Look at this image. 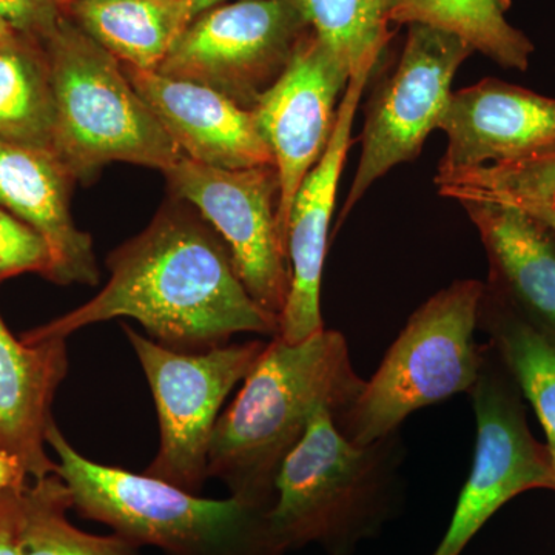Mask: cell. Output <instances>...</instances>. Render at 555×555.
<instances>
[{
	"mask_svg": "<svg viewBox=\"0 0 555 555\" xmlns=\"http://www.w3.org/2000/svg\"><path fill=\"white\" fill-rule=\"evenodd\" d=\"M107 266L112 276L96 297L22 339H67L116 318H133L153 341L184 353L229 345L246 332L280 334V320L248 295L221 236L182 208L164 207L144 232L108 255Z\"/></svg>",
	"mask_w": 555,
	"mask_h": 555,
	"instance_id": "6da1fadb",
	"label": "cell"
},
{
	"mask_svg": "<svg viewBox=\"0 0 555 555\" xmlns=\"http://www.w3.org/2000/svg\"><path fill=\"white\" fill-rule=\"evenodd\" d=\"M310 31L298 0H240L190 22L156 72L251 109Z\"/></svg>",
	"mask_w": 555,
	"mask_h": 555,
	"instance_id": "9c48e42d",
	"label": "cell"
},
{
	"mask_svg": "<svg viewBox=\"0 0 555 555\" xmlns=\"http://www.w3.org/2000/svg\"><path fill=\"white\" fill-rule=\"evenodd\" d=\"M166 175L175 196L198 208L224 241L248 295L280 320L292 276L276 222V167L218 169L182 156Z\"/></svg>",
	"mask_w": 555,
	"mask_h": 555,
	"instance_id": "8fae6325",
	"label": "cell"
},
{
	"mask_svg": "<svg viewBox=\"0 0 555 555\" xmlns=\"http://www.w3.org/2000/svg\"><path fill=\"white\" fill-rule=\"evenodd\" d=\"M56 108L54 153L75 179L91 181L109 163L169 171L184 153L115 56L61 22L46 40Z\"/></svg>",
	"mask_w": 555,
	"mask_h": 555,
	"instance_id": "5b68a950",
	"label": "cell"
},
{
	"mask_svg": "<svg viewBox=\"0 0 555 555\" xmlns=\"http://www.w3.org/2000/svg\"><path fill=\"white\" fill-rule=\"evenodd\" d=\"M56 108L46 51L21 38L0 47V138L54 152Z\"/></svg>",
	"mask_w": 555,
	"mask_h": 555,
	"instance_id": "603a6c76",
	"label": "cell"
},
{
	"mask_svg": "<svg viewBox=\"0 0 555 555\" xmlns=\"http://www.w3.org/2000/svg\"><path fill=\"white\" fill-rule=\"evenodd\" d=\"M190 10H192V21L195 20L196 16L203 14L204 11L215 9V7L221 5L225 0H189Z\"/></svg>",
	"mask_w": 555,
	"mask_h": 555,
	"instance_id": "f546056e",
	"label": "cell"
},
{
	"mask_svg": "<svg viewBox=\"0 0 555 555\" xmlns=\"http://www.w3.org/2000/svg\"><path fill=\"white\" fill-rule=\"evenodd\" d=\"M400 0H298L310 30L356 69L382 62L392 38L390 16Z\"/></svg>",
	"mask_w": 555,
	"mask_h": 555,
	"instance_id": "d4e9b609",
	"label": "cell"
},
{
	"mask_svg": "<svg viewBox=\"0 0 555 555\" xmlns=\"http://www.w3.org/2000/svg\"><path fill=\"white\" fill-rule=\"evenodd\" d=\"M122 69L188 158L228 170L275 166L251 109L201 83L129 65Z\"/></svg>",
	"mask_w": 555,
	"mask_h": 555,
	"instance_id": "9a60e30c",
	"label": "cell"
},
{
	"mask_svg": "<svg viewBox=\"0 0 555 555\" xmlns=\"http://www.w3.org/2000/svg\"><path fill=\"white\" fill-rule=\"evenodd\" d=\"M478 328L489 338L545 429L555 474V346L485 284Z\"/></svg>",
	"mask_w": 555,
	"mask_h": 555,
	"instance_id": "ffe728a7",
	"label": "cell"
},
{
	"mask_svg": "<svg viewBox=\"0 0 555 555\" xmlns=\"http://www.w3.org/2000/svg\"><path fill=\"white\" fill-rule=\"evenodd\" d=\"M509 5V0H400L390 24L451 33L500 67L526 72L534 43L507 21Z\"/></svg>",
	"mask_w": 555,
	"mask_h": 555,
	"instance_id": "44dd1931",
	"label": "cell"
},
{
	"mask_svg": "<svg viewBox=\"0 0 555 555\" xmlns=\"http://www.w3.org/2000/svg\"><path fill=\"white\" fill-rule=\"evenodd\" d=\"M155 400L159 449L144 476L198 495L208 478L207 456L219 411L244 382L266 343H241L184 353L158 345L124 323Z\"/></svg>",
	"mask_w": 555,
	"mask_h": 555,
	"instance_id": "52a82bcc",
	"label": "cell"
},
{
	"mask_svg": "<svg viewBox=\"0 0 555 555\" xmlns=\"http://www.w3.org/2000/svg\"><path fill=\"white\" fill-rule=\"evenodd\" d=\"M406 456L400 429L360 447L339 434L328 409H318L276 477L269 517L280 545L353 555L377 539L404 505Z\"/></svg>",
	"mask_w": 555,
	"mask_h": 555,
	"instance_id": "3957f363",
	"label": "cell"
},
{
	"mask_svg": "<svg viewBox=\"0 0 555 555\" xmlns=\"http://www.w3.org/2000/svg\"><path fill=\"white\" fill-rule=\"evenodd\" d=\"M72 507V494L57 474L27 485L21 555H141L138 546L118 534L80 531L68 521Z\"/></svg>",
	"mask_w": 555,
	"mask_h": 555,
	"instance_id": "cb8c5ba5",
	"label": "cell"
},
{
	"mask_svg": "<svg viewBox=\"0 0 555 555\" xmlns=\"http://www.w3.org/2000/svg\"><path fill=\"white\" fill-rule=\"evenodd\" d=\"M352 73L310 30L298 43L283 75L251 108L258 129L272 150L280 178L276 222L286 250L295 196L327 149Z\"/></svg>",
	"mask_w": 555,
	"mask_h": 555,
	"instance_id": "7c38bea8",
	"label": "cell"
},
{
	"mask_svg": "<svg viewBox=\"0 0 555 555\" xmlns=\"http://www.w3.org/2000/svg\"><path fill=\"white\" fill-rule=\"evenodd\" d=\"M80 30L129 67L156 72L192 22L189 0H73Z\"/></svg>",
	"mask_w": 555,
	"mask_h": 555,
	"instance_id": "d6986e66",
	"label": "cell"
},
{
	"mask_svg": "<svg viewBox=\"0 0 555 555\" xmlns=\"http://www.w3.org/2000/svg\"><path fill=\"white\" fill-rule=\"evenodd\" d=\"M481 350L480 374L467 393L477 425L473 467L447 532L430 555H462L514 496L532 489L555 492L550 451L529 430L524 393L494 347L486 343Z\"/></svg>",
	"mask_w": 555,
	"mask_h": 555,
	"instance_id": "ba28073f",
	"label": "cell"
},
{
	"mask_svg": "<svg viewBox=\"0 0 555 555\" xmlns=\"http://www.w3.org/2000/svg\"><path fill=\"white\" fill-rule=\"evenodd\" d=\"M47 444L57 455L56 474L80 516L109 526L131 545L164 555H286L273 534L270 509L229 496L201 499L144 474L91 462L56 423Z\"/></svg>",
	"mask_w": 555,
	"mask_h": 555,
	"instance_id": "277c9868",
	"label": "cell"
},
{
	"mask_svg": "<svg viewBox=\"0 0 555 555\" xmlns=\"http://www.w3.org/2000/svg\"><path fill=\"white\" fill-rule=\"evenodd\" d=\"M75 181L53 150L0 138V208L47 241L53 259L50 281L93 287L101 280L93 243L69 211Z\"/></svg>",
	"mask_w": 555,
	"mask_h": 555,
	"instance_id": "2e32d148",
	"label": "cell"
},
{
	"mask_svg": "<svg viewBox=\"0 0 555 555\" xmlns=\"http://www.w3.org/2000/svg\"><path fill=\"white\" fill-rule=\"evenodd\" d=\"M489 262L486 287L555 346V233L517 208L465 201Z\"/></svg>",
	"mask_w": 555,
	"mask_h": 555,
	"instance_id": "e0dca14e",
	"label": "cell"
},
{
	"mask_svg": "<svg viewBox=\"0 0 555 555\" xmlns=\"http://www.w3.org/2000/svg\"><path fill=\"white\" fill-rule=\"evenodd\" d=\"M21 36L17 33L11 30L10 27H7L2 21H0V47L7 46V43L14 42V40L20 39Z\"/></svg>",
	"mask_w": 555,
	"mask_h": 555,
	"instance_id": "4dcf8cb0",
	"label": "cell"
},
{
	"mask_svg": "<svg viewBox=\"0 0 555 555\" xmlns=\"http://www.w3.org/2000/svg\"><path fill=\"white\" fill-rule=\"evenodd\" d=\"M434 182L444 198L517 208L555 233V144L506 163L437 175Z\"/></svg>",
	"mask_w": 555,
	"mask_h": 555,
	"instance_id": "7402d4cb",
	"label": "cell"
},
{
	"mask_svg": "<svg viewBox=\"0 0 555 555\" xmlns=\"http://www.w3.org/2000/svg\"><path fill=\"white\" fill-rule=\"evenodd\" d=\"M67 372L65 338L30 345L14 337L0 317V449L35 480L57 470L46 451L47 430Z\"/></svg>",
	"mask_w": 555,
	"mask_h": 555,
	"instance_id": "ac0fdd59",
	"label": "cell"
},
{
	"mask_svg": "<svg viewBox=\"0 0 555 555\" xmlns=\"http://www.w3.org/2000/svg\"><path fill=\"white\" fill-rule=\"evenodd\" d=\"M408 27L396 69L367 102L360 163L339 224L379 178L422 153L447 109L456 72L476 53L451 33L418 24Z\"/></svg>",
	"mask_w": 555,
	"mask_h": 555,
	"instance_id": "30bf717a",
	"label": "cell"
},
{
	"mask_svg": "<svg viewBox=\"0 0 555 555\" xmlns=\"http://www.w3.org/2000/svg\"><path fill=\"white\" fill-rule=\"evenodd\" d=\"M438 130L448 144L437 175L506 163L555 144V100L483 79L451 94Z\"/></svg>",
	"mask_w": 555,
	"mask_h": 555,
	"instance_id": "5bb4252c",
	"label": "cell"
},
{
	"mask_svg": "<svg viewBox=\"0 0 555 555\" xmlns=\"http://www.w3.org/2000/svg\"><path fill=\"white\" fill-rule=\"evenodd\" d=\"M57 0H0V21L30 40H49L61 25Z\"/></svg>",
	"mask_w": 555,
	"mask_h": 555,
	"instance_id": "4316f807",
	"label": "cell"
},
{
	"mask_svg": "<svg viewBox=\"0 0 555 555\" xmlns=\"http://www.w3.org/2000/svg\"><path fill=\"white\" fill-rule=\"evenodd\" d=\"M483 292L480 281H454L412 313L357 400L332 418L346 440L372 443L420 409L470 392L483 361L474 335Z\"/></svg>",
	"mask_w": 555,
	"mask_h": 555,
	"instance_id": "8992f818",
	"label": "cell"
},
{
	"mask_svg": "<svg viewBox=\"0 0 555 555\" xmlns=\"http://www.w3.org/2000/svg\"><path fill=\"white\" fill-rule=\"evenodd\" d=\"M25 488L0 494V555H21Z\"/></svg>",
	"mask_w": 555,
	"mask_h": 555,
	"instance_id": "83f0119b",
	"label": "cell"
},
{
	"mask_svg": "<svg viewBox=\"0 0 555 555\" xmlns=\"http://www.w3.org/2000/svg\"><path fill=\"white\" fill-rule=\"evenodd\" d=\"M379 62H364L353 69L341 102L337 122L323 156L299 185L287 224V257L291 292L280 317L283 341H305L323 331L321 280L326 259L328 229L343 167L352 145L353 119L369 79Z\"/></svg>",
	"mask_w": 555,
	"mask_h": 555,
	"instance_id": "4fadbf2b",
	"label": "cell"
},
{
	"mask_svg": "<svg viewBox=\"0 0 555 555\" xmlns=\"http://www.w3.org/2000/svg\"><path fill=\"white\" fill-rule=\"evenodd\" d=\"M57 2H60V5L62 7V9H68L69 3H72L73 0H57Z\"/></svg>",
	"mask_w": 555,
	"mask_h": 555,
	"instance_id": "1f68e13d",
	"label": "cell"
},
{
	"mask_svg": "<svg viewBox=\"0 0 555 555\" xmlns=\"http://www.w3.org/2000/svg\"><path fill=\"white\" fill-rule=\"evenodd\" d=\"M51 269L53 259L42 235L0 208V281L28 272L50 278Z\"/></svg>",
	"mask_w": 555,
	"mask_h": 555,
	"instance_id": "484cf974",
	"label": "cell"
},
{
	"mask_svg": "<svg viewBox=\"0 0 555 555\" xmlns=\"http://www.w3.org/2000/svg\"><path fill=\"white\" fill-rule=\"evenodd\" d=\"M27 474L20 463L0 449V494L10 489H21L27 486Z\"/></svg>",
	"mask_w": 555,
	"mask_h": 555,
	"instance_id": "f1b7e54d",
	"label": "cell"
},
{
	"mask_svg": "<svg viewBox=\"0 0 555 555\" xmlns=\"http://www.w3.org/2000/svg\"><path fill=\"white\" fill-rule=\"evenodd\" d=\"M364 382L341 332L323 328L295 345L273 337L218 418L208 448V478L228 486L230 496L272 509L281 466L313 414L326 408L335 418L357 400Z\"/></svg>",
	"mask_w": 555,
	"mask_h": 555,
	"instance_id": "7a4b0ae2",
	"label": "cell"
}]
</instances>
